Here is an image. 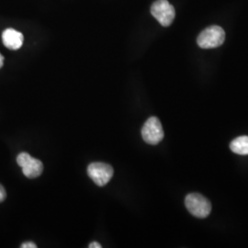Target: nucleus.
Masks as SVG:
<instances>
[{"label":"nucleus","instance_id":"7","mask_svg":"<svg viewBox=\"0 0 248 248\" xmlns=\"http://www.w3.org/2000/svg\"><path fill=\"white\" fill-rule=\"evenodd\" d=\"M23 34L14 29H7L2 33V42L9 50H18L23 45Z\"/></svg>","mask_w":248,"mask_h":248},{"label":"nucleus","instance_id":"8","mask_svg":"<svg viewBox=\"0 0 248 248\" xmlns=\"http://www.w3.org/2000/svg\"><path fill=\"white\" fill-rule=\"evenodd\" d=\"M230 149L240 155H248V136H240L232 140L230 143Z\"/></svg>","mask_w":248,"mask_h":248},{"label":"nucleus","instance_id":"11","mask_svg":"<svg viewBox=\"0 0 248 248\" xmlns=\"http://www.w3.org/2000/svg\"><path fill=\"white\" fill-rule=\"evenodd\" d=\"M89 248H101V245L98 242H92L89 246Z\"/></svg>","mask_w":248,"mask_h":248},{"label":"nucleus","instance_id":"12","mask_svg":"<svg viewBox=\"0 0 248 248\" xmlns=\"http://www.w3.org/2000/svg\"><path fill=\"white\" fill-rule=\"evenodd\" d=\"M3 64H4V57H3V55L0 53V68L3 66Z\"/></svg>","mask_w":248,"mask_h":248},{"label":"nucleus","instance_id":"6","mask_svg":"<svg viewBox=\"0 0 248 248\" xmlns=\"http://www.w3.org/2000/svg\"><path fill=\"white\" fill-rule=\"evenodd\" d=\"M17 163L28 178H36L43 174L44 165L42 161L32 157L28 153H20L17 156Z\"/></svg>","mask_w":248,"mask_h":248},{"label":"nucleus","instance_id":"2","mask_svg":"<svg viewBox=\"0 0 248 248\" xmlns=\"http://www.w3.org/2000/svg\"><path fill=\"white\" fill-rule=\"evenodd\" d=\"M225 40V33L220 26H211L205 29L197 39V43L201 48L212 49L219 47Z\"/></svg>","mask_w":248,"mask_h":248},{"label":"nucleus","instance_id":"9","mask_svg":"<svg viewBox=\"0 0 248 248\" xmlns=\"http://www.w3.org/2000/svg\"><path fill=\"white\" fill-rule=\"evenodd\" d=\"M6 197H7L6 190H5L4 186H2V185L0 184V202H4V201H5V199H6Z\"/></svg>","mask_w":248,"mask_h":248},{"label":"nucleus","instance_id":"1","mask_svg":"<svg viewBox=\"0 0 248 248\" xmlns=\"http://www.w3.org/2000/svg\"><path fill=\"white\" fill-rule=\"evenodd\" d=\"M185 205L187 211L197 218H206L212 212L210 201L199 193H190L186 196Z\"/></svg>","mask_w":248,"mask_h":248},{"label":"nucleus","instance_id":"5","mask_svg":"<svg viewBox=\"0 0 248 248\" xmlns=\"http://www.w3.org/2000/svg\"><path fill=\"white\" fill-rule=\"evenodd\" d=\"M114 170L111 166L105 163L96 162L88 167V175L96 185L103 186L107 185L113 177Z\"/></svg>","mask_w":248,"mask_h":248},{"label":"nucleus","instance_id":"4","mask_svg":"<svg viewBox=\"0 0 248 248\" xmlns=\"http://www.w3.org/2000/svg\"><path fill=\"white\" fill-rule=\"evenodd\" d=\"M164 130L159 119L150 117L142 128V137L143 141L152 145L159 143L164 138Z\"/></svg>","mask_w":248,"mask_h":248},{"label":"nucleus","instance_id":"3","mask_svg":"<svg viewBox=\"0 0 248 248\" xmlns=\"http://www.w3.org/2000/svg\"><path fill=\"white\" fill-rule=\"evenodd\" d=\"M151 13L164 27L170 26L176 16L174 7L168 0H156L151 7Z\"/></svg>","mask_w":248,"mask_h":248},{"label":"nucleus","instance_id":"10","mask_svg":"<svg viewBox=\"0 0 248 248\" xmlns=\"http://www.w3.org/2000/svg\"><path fill=\"white\" fill-rule=\"evenodd\" d=\"M20 248H37V246H36L34 243H32V242H26V243H23L21 246H20Z\"/></svg>","mask_w":248,"mask_h":248}]
</instances>
